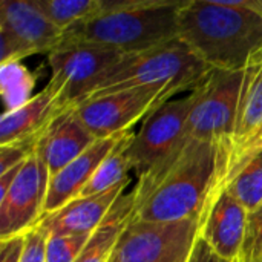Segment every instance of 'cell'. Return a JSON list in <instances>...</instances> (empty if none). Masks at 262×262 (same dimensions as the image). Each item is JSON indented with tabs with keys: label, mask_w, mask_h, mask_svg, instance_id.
I'll return each mask as SVG.
<instances>
[{
	"label": "cell",
	"mask_w": 262,
	"mask_h": 262,
	"mask_svg": "<svg viewBox=\"0 0 262 262\" xmlns=\"http://www.w3.org/2000/svg\"><path fill=\"white\" fill-rule=\"evenodd\" d=\"M178 38L213 71H246L262 52V0H184Z\"/></svg>",
	"instance_id": "1"
},
{
	"label": "cell",
	"mask_w": 262,
	"mask_h": 262,
	"mask_svg": "<svg viewBox=\"0 0 262 262\" xmlns=\"http://www.w3.org/2000/svg\"><path fill=\"white\" fill-rule=\"evenodd\" d=\"M216 186V147L209 141L189 140L181 155L161 173L135 186L127 198L130 216L155 223L201 218Z\"/></svg>",
	"instance_id": "2"
},
{
	"label": "cell",
	"mask_w": 262,
	"mask_h": 262,
	"mask_svg": "<svg viewBox=\"0 0 262 262\" xmlns=\"http://www.w3.org/2000/svg\"><path fill=\"white\" fill-rule=\"evenodd\" d=\"M183 2L104 0L101 12L66 31L60 46L83 43L132 55L166 45L178 38Z\"/></svg>",
	"instance_id": "3"
},
{
	"label": "cell",
	"mask_w": 262,
	"mask_h": 262,
	"mask_svg": "<svg viewBox=\"0 0 262 262\" xmlns=\"http://www.w3.org/2000/svg\"><path fill=\"white\" fill-rule=\"evenodd\" d=\"M212 71L180 38H175L144 52L126 55L83 100L135 88H164L173 95L190 94Z\"/></svg>",
	"instance_id": "4"
},
{
	"label": "cell",
	"mask_w": 262,
	"mask_h": 262,
	"mask_svg": "<svg viewBox=\"0 0 262 262\" xmlns=\"http://www.w3.org/2000/svg\"><path fill=\"white\" fill-rule=\"evenodd\" d=\"M243 78L244 71H212L196 89L198 98L186 123L184 138L209 141L218 150V186L212 195L223 187L230 164Z\"/></svg>",
	"instance_id": "5"
},
{
	"label": "cell",
	"mask_w": 262,
	"mask_h": 262,
	"mask_svg": "<svg viewBox=\"0 0 262 262\" xmlns=\"http://www.w3.org/2000/svg\"><path fill=\"white\" fill-rule=\"evenodd\" d=\"M200 230L201 218L155 223L130 216L109 262H187Z\"/></svg>",
	"instance_id": "6"
},
{
	"label": "cell",
	"mask_w": 262,
	"mask_h": 262,
	"mask_svg": "<svg viewBox=\"0 0 262 262\" xmlns=\"http://www.w3.org/2000/svg\"><path fill=\"white\" fill-rule=\"evenodd\" d=\"M172 97L175 95L164 88H135L86 98L74 111L86 129L97 140H103L130 130Z\"/></svg>",
	"instance_id": "7"
},
{
	"label": "cell",
	"mask_w": 262,
	"mask_h": 262,
	"mask_svg": "<svg viewBox=\"0 0 262 262\" xmlns=\"http://www.w3.org/2000/svg\"><path fill=\"white\" fill-rule=\"evenodd\" d=\"M198 91L166 101L152 112L134 135L127 155L138 180L155 170L181 144L186 123L196 103Z\"/></svg>",
	"instance_id": "8"
},
{
	"label": "cell",
	"mask_w": 262,
	"mask_h": 262,
	"mask_svg": "<svg viewBox=\"0 0 262 262\" xmlns=\"http://www.w3.org/2000/svg\"><path fill=\"white\" fill-rule=\"evenodd\" d=\"M126 55L94 45H66L48 55L49 86L57 92L63 107H74L101 81L109 69Z\"/></svg>",
	"instance_id": "9"
},
{
	"label": "cell",
	"mask_w": 262,
	"mask_h": 262,
	"mask_svg": "<svg viewBox=\"0 0 262 262\" xmlns=\"http://www.w3.org/2000/svg\"><path fill=\"white\" fill-rule=\"evenodd\" d=\"M58 29L34 0H2L0 64L20 61L34 54H51L63 43Z\"/></svg>",
	"instance_id": "10"
},
{
	"label": "cell",
	"mask_w": 262,
	"mask_h": 262,
	"mask_svg": "<svg viewBox=\"0 0 262 262\" xmlns=\"http://www.w3.org/2000/svg\"><path fill=\"white\" fill-rule=\"evenodd\" d=\"M51 173L34 150L0 200V241L25 235L43 216Z\"/></svg>",
	"instance_id": "11"
},
{
	"label": "cell",
	"mask_w": 262,
	"mask_h": 262,
	"mask_svg": "<svg viewBox=\"0 0 262 262\" xmlns=\"http://www.w3.org/2000/svg\"><path fill=\"white\" fill-rule=\"evenodd\" d=\"M129 183L130 178L103 193L75 198L60 210L43 216L37 226L48 236L92 235L109 220Z\"/></svg>",
	"instance_id": "12"
},
{
	"label": "cell",
	"mask_w": 262,
	"mask_h": 262,
	"mask_svg": "<svg viewBox=\"0 0 262 262\" xmlns=\"http://www.w3.org/2000/svg\"><path fill=\"white\" fill-rule=\"evenodd\" d=\"M249 212L226 190L220 189L206 204L200 236L216 255L229 262L241 255Z\"/></svg>",
	"instance_id": "13"
},
{
	"label": "cell",
	"mask_w": 262,
	"mask_h": 262,
	"mask_svg": "<svg viewBox=\"0 0 262 262\" xmlns=\"http://www.w3.org/2000/svg\"><path fill=\"white\" fill-rule=\"evenodd\" d=\"M124 134L97 140L88 150H84L74 161H71L58 173L51 177L43 216L60 210L68 203L78 198V195L88 186L103 160L109 155V152L115 147V144L121 140Z\"/></svg>",
	"instance_id": "14"
},
{
	"label": "cell",
	"mask_w": 262,
	"mask_h": 262,
	"mask_svg": "<svg viewBox=\"0 0 262 262\" xmlns=\"http://www.w3.org/2000/svg\"><path fill=\"white\" fill-rule=\"evenodd\" d=\"M97 138L77 117L74 107L61 112L40 137L35 152L46 164L51 177L88 150Z\"/></svg>",
	"instance_id": "15"
},
{
	"label": "cell",
	"mask_w": 262,
	"mask_h": 262,
	"mask_svg": "<svg viewBox=\"0 0 262 262\" xmlns=\"http://www.w3.org/2000/svg\"><path fill=\"white\" fill-rule=\"evenodd\" d=\"M64 111L66 107L61 106L57 92L46 84L26 104L2 115L0 146L21 141L38 143L51 123Z\"/></svg>",
	"instance_id": "16"
},
{
	"label": "cell",
	"mask_w": 262,
	"mask_h": 262,
	"mask_svg": "<svg viewBox=\"0 0 262 262\" xmlns=\"http://www.w3.org/2000/svg\"><path fill=\"white\" fill-rule=\"evenodd\" d=\"M262 130V52L244 71L233 135V150ZM232 150V152H233Z\"/></svg>",
	"instance_id": "17"
},
{
	"label": "cell",
	"mask_w": 262,
	"mask_h": 262,
	"mask_svg": "<svg viewBox=\"0 0 262 262\" xmlns=\"http://www.w3.org/2000/svg\"><path fill=\"white\" fill-rule=\"evenodd\" d=\"M134 135L135 134L132 130H127L121 137V140L115 144V147L103 160V163L100 164V167L97 169V172L94 173V177L91 178L88 186L83 189V192L78 195V198L103 193V192L124 183L126 180H129V172L134 167L129 160V155H127V147H129V143L132 141Z\"/></svg>",
	"instance_id": "18"
},
{
	"label": "cell",
	"mask_w": 262,
	"mask_h": 262,
	"mask_svg": "<svg viewBox=\"0 0 262 262\" xmlns=\"http://www.w3.org/2000/svg\"><path fill=\"white\" fill-rule=\"evenodd\" d=\"M117 206L109 220L97 232L92 233L89 243L75 262H109L121 232L130 220L129 200L124 201L123 209H117Z\"/></svg>",
	"instance_id": "19"
},
{
	"label": "cell",
	"mask_w": 262,
	"mask_h": 262,
	"mask_svg": "<svg viewBox=\"0 0 262 262\" xmlns=\"http://www.w3.org/2000/svg\"><path fill=\"white\" fill-rule=\"evenodd\" d=\"M40 11L63 32L101 12L104 0H34Z\"/></svg>",
	"instance_id": "20"
},
{
	"label": "cell",
	"mask_w": 262,
	"mask_h": 262,
	"mask_svg": "<svg viewBox=\"0 0 262 262\" xmlns=\"http://www.w3.org/2000/svg\"><path fill=\"white\" fill-rule=\"evenodd\" d=\"M37 75L25 68L20 61L0 64V89L6 106L5 112L15 111L26 104L34 95Z\"/></svg>",
	"instance_id": "21"
},
{
	"label": "cell",
	"mask_w": 262,
	"mask_h": 262,
	"mask_svg": "<svg viewBox=\"0 0 262 262\" xmlns=\"http://www.w3.org/2000/svg\"><path fill=\"white\" fill-rule=\"evenodd\" d=\"M223 189L249 213L262 206V150L256 154Z\"/></svg>",
	"instance_id": "22"
},
{
	"label": "cell",
	"mask_w": 262,
	"mask_h": 262,
	"mask_svg": "<svg viewBox=\"0 0 262 262\" xmlns=\"http://www.w3.org/2000/svg\"><path fill=\"white\" fill-rule=\"evenodd\" d=\"M92 235L48 236L46 262H75Z\"/></svg>",
	"instance_id": "23"
},
{
	"label": "cell",
	"mask_w": 262,
	"mask_h": 262,
	"mask_svg": "<svg viewBox=\"0 0 262 262\" xmlns=\"http://www.w3.org/2000/svg\"><path fill=\"white\" fill-rule=\"evenodd\" d=\"M238 259L241 262H262V206L249 213L244 244Z\"/></svg>",
	"instance_id": "24"
},
{
	"label": "cell",
	"mask_w": 262,
	"mask_h": 262,
	"mask_svg": "<svg viewBox=\"0 0 262 262\" xmlns=\"http://www.w3.org/2000/svg\"><path fill=\"white\" fill-rule=\"evenodd\" d=\"M37 143L21 141L6 146H0V173L8 172L9 169L25 163L35 150Z\"/></svg>",
	"instance_id": "25"
},
{
	"label": "cell",
	"mask_w": 262,
	"mask_h": 262,
	"mask_svg": "<svg viewBox=\"0 0 262 262\" xmlns=\"http://www.w3.org/2000/svg\"><path fill=\"white\" fill-rule=\"evenodd\" d=\"M48 235L38 227H32L25 233V249L20 262H46Z\"/></svg>",
	"instance_id": "26"
},
{
	"label": "cell",
	"mask_w": 262,
	"mask_h": 262,
	"mask_svg": "<svg viewBox=\"0 0 262 262\" xmlns=\"http://www.w3.org/2000/svg\"><path fill=\"white\" fill-rule=\"evenodd\" d=\"M25 249V235L0 241V262H20Z\"/></svg>",
	"instance_id": "27"
},
{
	"label": "cell",
	"mask_w": 262,
	"mask_h": 262,
	"mask_svg": "<svg viewBox=\"0 0 262 262\" xmlns=\"http://www.w3.org/2000/svg\"><path fill=\"white\" fill-rule=\"evenodd\" d=\"M187 262H229L226 259H223L220 255H216L213 252V249L201 238L198 236L193 249H192V253L189 256Z\"/></svg>",
	"instance_id": "28"
},
{
	"label": "cell",
	"mask_w": 262,
	"mask_h": 262,
	"mask_svg": "<svg viewBox=\"0 0 262 262\" xmlns=\"http://www.w3.org/2000/svg\"><path fill=\"white\" fill-rule=\"evenodd\" d=\"M233 262H241V261H239V259H236V261H233Z\"/></svg>",
	"instance_id": "29"
}]
</instances>
